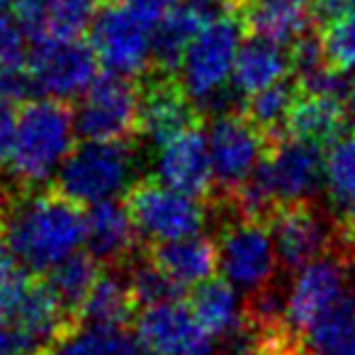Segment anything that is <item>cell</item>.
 I'll return each instance as SVG.
<instances>
[{"label":"cell","instance_id":"1","mask_svg":"<svg viewBox=\"0 0 355 355\" xmlns=\"http://www.w3.org/2000/svg\"><path fill=\"white\" fill-rule=\"evenodd\" d=\"M0 229L20 266L35 272L54 270L85 243V214L59 190L17 198L0 219Z\"/></svg>","mask_w":355,"mask_h":355},{"label":"cell","instance_id":"2","mask_svg":"<svg viewBox=\"0 0 355 355\" xmlns=\"http://www.w3.org/2000/svg\"><path fill=\"white\" fill-rule=\"evenodd\" d=\"M76 117L66 103L32 100L17 112L15 141L8 158L10 173L25 188H37L59 173L76 146Z\"/></svg>","mask_w":355,"mask_h":355},{"label":"cell","instance_id":"3","mask_svg":"<svg viewBox=\"0 0 355 355\" xmlns=\"http://www.w3.org/2000/svg\"><path fill=\"white\" fill-rule=\"evenodd\" d=\"M134 153L129 141H95L85 139L73 146L56 173V188L76 205H95L114 200L132 185Z\"/></svg>","mask_w":355,"mask_h":355},{"label":"cell","instance_id":"4","mask_svg":"<svg viewBox=\"0 0 355 355\" xmlns=\"http://www.w3.org/2000/svg\"><path fill=\"white\" fill-rule=\"evenodd\" d=\"M124 207L137 234L148 243L173 241L200 234L207 224V207L198 198L171 188L156 175L134 180L124 195Z\"/></svg>","mask_w":355,"mask_h":355},{"label":"cell","instance_id":"5","mask_svg":"<svg viewBox=\"0 0 355 355\" xmlns=\"http://www.w3.org/2000/svg\"><path fill=\"white\" fill-rule=\"evenodd\" d=\"M243 32L241 17L234 8L212 15L198 32L178 71V78L195 103L229 85Z\"/></svg>","mask_w":355,"mask_h":355},{"label":"cell","instance_id":"6","mask_svg":"<svg viewBox=\"0 0 355 355\" xmlns=\"http://www.w3.org/2000/svg\"><path fill=\"white\" fill-rule=\"evenodd\" d=\"M217 253L219 270L239 290H261L275 280L277 251L266 222L239 214H217Z\"/></svg>","mask_w":355,"mask_h":355},{"label":"cell","instance_id":"7","mask_svg":"<svg viewBox=\"0 0 355 355\" xmlns=\"http://www.w3.org/2000/svg\"><path fill=\"white\" fill-rule=\"evenodd\" d=\"M353 268L355 253L340 241V236H336L331 251L297 270L285 300V321L297 336L304 338L311 324L340 300V295L348 290Z\"/></svg>","mask_w":355,"mask_h":355},{"label":"cell","instance_id":"8","mask_svg":"<svg viewBox=\"0 0 355 355\" xmlns=\"http://www.w3.org/2000/svg\"><path fill=\"white\" fill-rule=\"evenodd\" d=\"M141 85L132 76L103 73L80 95L76 110V129L95 141H129L139 134Z\"/></svg>","mask_w":355,"mask_h":355},{"label":"cell","instance_id":"9","mask_svg":"<svg viewBox=\"0 0 355 355\" xmlns=\"http://www.w3.org/2000/svg\"><path fill=\"white\" fill-rule=\"evenodd\" d=\"M98 56L90 44L80 40L32 42L25 73L30 88L51 100L80 98L98 78Z\"/></svg>","mask_w":355,"mask_h":355},{"label":"cell","instance_id":"10","mask_svg":"<svg viewBox=\"0 0 355 355\" xmlns=\"http://www.w3.org/2000/svg\"><path fill=\"white\" fill-rule=\"evenodd\" d=\"M151 32L153 22L112 0L90 25V46L105 71L137 78L151 66Z\"/></svg>","mask_w":355,"mask_h":355},{"label":"cell","instance_id":"11","mask_svg":"<svg viewBox=\"0 0 355 355\" xmlns=\"http://www.w3.org/2000/svg\"><path fill=\"white\" fill-rule=\"evenodd\" d=\"M268 229L275 241L277 261L285 270H300L314 258L324 256L338 236L334 212L314 200L277 205L268 217Z\"/></svg>","mask_w":355,"mask_h":355},{"label":"cell","instance_id":"12","mask_svg":"<svg viewBox=\"0 0 355 355\" xmlns=\"http://www.w3.org/2000/svg\"><path fill=\"white\" fill-rule=\"evenodd\" d=\"M324 161L321 146L304 139L285 137L266 148L253 175L275 205L316 200L321 185L326 183Z\"/></svg>","mask_w":355,"mask_h":355},{"label":"cell","instance_id":"13","mask_svg":"<svg viewBox=\"0 0 355 355\" xmlns=\"http://www.w3.org/2000/svg\"><path fill=\"white\" fill-rule=\"evenodd\" d=\"M207 144L214 171L212 195H229L241 188L253 175L268 148L263 134L243 117L241 110L212 117Z\"/></svg>","mask_w":355,"mask_h":355},{"label":"cell","instance_id":"14","mask_svg":"<svg viewBox=\"0 0 355 355\" xmlns=\"http://www.w3.org/2000/svg\"><path fill=\"white\" fill-rule=\"evenodd\" d=\"M139 103V134L153 146H163L185 129L202 122L198 103L183 88L178 73L146 71Z\"/></svg>","mask_w":355,"mask_h":355},{"label":"cell","instance_id":"15","mask_svg":"<svg viewBox=\"0 0 355 355\" xmlns=\"http://www.w3.org/2000/svg\"><path fill=\"white\" fill-rule=\"evenodd\" d=\"M134 334L146 355H212L214 338L180 302L141 306Z\"/></svg>","mask_w":355,"mask_h":355},{"label":"cell","instance_id":"16","mask_svg":"<svg viewBox=\"0 0 355 355\" xmlns=\"http://www.w3.org/2000/svg\"><path fill=\"white\" fill-rule=\"evenodd\" d=\"M156 178L171 185V188L190 195V198H212L214 171L202 122L180 132L163 146H158Z\"/></svg>","mask_w":355,"mask_h":355},{"label":"cell","instance_id":"17","mask_svg":"<svg viewBox=\"0 0 355 355\" xmlns=\"http://www.w3.org/2000/svg\"><path fill=\"white\" fill-rule=\"evenodd\" d=\"M15 17L32 42L80 40L105 0H10Z\"/></svg>","mask_w":355,"mask_h":355},{"label":"cell","instance_id":"18","mask_svg":"<svg viewBox=\"0 0 355 355\" xmlns=\"http://www.w3.org/2000/svg\"><path fill=\"white\" fill-rule=\"evenodd\" d=\"M6 319H10L15 326H20L40 350L56 345L64 338L71 326V311L64 306V302L56 297L49 282H30L22 287L17 300L8 309Z\"/></svg>","mask_w":355,"mask_h":355},{"label":"cell","instance_id":"19","mask_svg":"<svg viewBox=\"0 0 355 355\" xmlns=\"http://www.w3.org/2000/svg\"><path fill=\"white\" fill-rule=\"evenodd\" d=\"M234 10L241 17L246 35L292 44L297 37L314 30L311 0H239Z\"/></svg>","mask_w":355,"mask_h":355},{"label":"cell","instance_id":"20","mask_svg":"<svg viewBox=\"0 0 355 355\" xmlns=\"http://www.w3.org/2000/svg\"><path fill=\"white\" fill-rule=\"evenodd\" d=\"M137 227L117 200L95 202L85 212V246L100 263H127L137 248Z\"/></svg>","mask_w":355,"mask_h":355},{"label":"cell","instance_id":"21","mask_svg":"<svg viewBox=\"0 0 355 355\" xmlns=\"http://www.w3.org/2000/svg\"><path fill=\"white\" fill-rule=\"evenodd\" d=\"M214 12H207L198 6H173L156 20L151 32V66L148 71L158 73H178L183 56L198 32L207 25Z\"/></svg>","mask_w":355,"mask_h":355},{"label":"cell","instance_id":"22","mask_svg":"<svg viewBox=\"0 0 355 355\" xmlns=\"http://www.w3.org/2000/svg\"><path fill=\"white\" fill-rule=\"evenodd\" d=\"M144 253L183 287L200 285V282L209 280L214 270H219L217 243L214 239L200 236V234L173 239V241L148 243Z\"/></svg>","mask_w":355,"mask_h":355},{"label":"cell","instance_id":"23","mask_svg":"<svg viewBox=\"0 0 355 355\" xmlns=\"http://www.w3.org/2000/svg\"><path fill=\"white\" fill-rule=\"evenodd\" d=\"M290 71V51L285 49V44L248 35V40L239 46L234 61L232 88L239 95H251L285 80Z\"/></svg>","mask_w":355,"mask_h":355},{"label":"cell","instance_id":"24","mask_svg":"<svg viewBox=\"0 0 355 355\" xmlns=\"http://www.w3.org/2000/svg\"><path fill=\"white\" fill-rule=\"evenodd\" d=\"M350 112H345L340 100L321 98V95L300 93L287 114V134L304 139L316 146H331L343 134H348Z\"/></svg>","mask_w":355,"mask_h":355},{"label":"cell","instance_id":"25","mask_svg":"<svg viewBox=\"0 0 355 355\" xmlns=\"http://www.w3.org/2000/svg\"><path fill=\"white\" fill-rule=\"evenodd\" d=\"M190 311L212 338L241 340V309L234 285L227 277H209L195 285L190 295Z\"/></svg>","mask_w":355,"mask_h":355},{"label":"cell","instance_id":"26","mask_svg":"<svg viewBox=\"0 0 355 355\" xmlns=\"http://www.w3.org/2000/svg\"><path fill=\"white\" fill-rule=\"evenodd\" d=\"M137 300L132 295L127 275H100L90 295L85 297L83 306L78 309V319L83 326L93 329H124L127 321L134 319Z\"/></svg>","mask_w":355,"mask_h":355},{"label":"cell","instance_id":"27","mask_svg":"<svg viewBox=\"0 0 355 355\" xmlns=\"http://www.w3.org/2000/svg\"><path fill=\"white\" fill-rule=\"evenodd\" d=\"M300 95L295 80H280L275 85L246 95L241 105V112L266 139V146L282 141L287 134V114H290L295 98Z\"/></svg>","mask_w":355,"mask_h":355},{"label":"cell","instance_id":"28","mask_svg":"<svg viewBox=\"0 0 355 355\" xmlns=\"http://www.w3.org/2000/svg\"><path fill=\"white\" fill-rule=\"evenodd\" d=\"M350 338H355V287L340 295L331 309H326L304 334L306 348L316 355H336Z\"/></svg>","mask_w":355,"mask_h":355},{"label":"cell","instance_id":"29","mask_svg":"<svg viewBox=\"0 0 355 355\" xmlns=\"http://www.w3.org/2000/svg\"><path fill=\"white\" fill-rule=\"evenodd\" d=\"M100 272V261L93 253H78L69 256L66 261H61L54 270H49V285L56 292L64 306L71 314H78V309L83 306L85 297L90 295L93 285L98 282Z\"/></svg>","mask_w":355,"mask_h":355},{"label":"cell","instance_id":"30","mask_svg":"<svg viewBox=\"0 0 355 355\" xmlns=\"http://www.w3.org/2000/svg\"><path fill=\"white\" fill-rule=\"evenodd\" d=\"M54 355H146L137 338L122 329L78 326L56 343Z\"/></svg>","mask_w":355,"mask_h":355},{"label":"cell","instance_id":"31","mask_svg":"<svg viewBox=\"0 0 355 355\" xmlns=\"http://www.w3.org/2000/svg\"><path fill=\"white\" fill-rule=\"evenodd\" d=\"M129 270L127 280L132 287V295L137 300L139 306H151V304H163V302H178L183 297L185 287L180 282H175L166 270L156 266L146 253L137 256L134 253L129 258Z\"/></svg>","mask_w":355,"mask_h":355},{"label":"cell","instance_id":"32","mask_svg":"<svg viewBox=\"0 0 355 355\" xmlns=\"http://www.w3.org/2000/svg\"><path fill=\"white\" fill-rule=\"evenodd\" d=\"M326 173V188L329 198L336 207L345 205L355 195V132L348 134L331 144V151L324 161Z\"/></svg>","mask_w":355,"mask_h":355},{"label":"cell","instance_id":"33","mask_svg":"<svg viewBox=\"0 0 355 355\" xmlns=\"http://www.w3.org/2000/svg\"><path fill=\"white\" fill-rule=\"evenodd\" d=\"M321 40H324V51L331 66L348 73L355 71V12L326 25Z\"/></svg>","mask_w":355,"mask_h":355},{"label":"cell","instance_id":"34","mask_svg":"<svg viewBox=\"0 0 355 355\" xmlns=\"http://www.w3.org/2000/svg\"><path fill=\"white\" fill-rule=\"evenodd\" d=\"M27 32L20 20L0 6V71H25L27 64Z\"/></svg>","mask_w":355,"mask_h":355},{"label":"cell","instance_id":"35","mask_svg":"<svg viewBox=\"0 0 355 355\" xmlns=\"http://www.w3.org/2000/svg\"><path fill=\"white\" fill-rule=\"evenodd\" d=\"M27 285V277L22 272V266L6 243H0V316H6L12 302Z\"/></svg>","mask_w":355,"mask_h":355},{"label":"cell","instance_id":"36","mask_svg":"<svg viewBox=\"0 0 355 355\" xmlns=\"http://www.w3.org/2000/svg\"><path fill=\"white\" fill-rule=\"evenodd\" d=\"M40 345L10 319L0 316V355H40Z\"/></svg>","mask_w":355,"mask_h":355},{"label":"cell","instance_id":"37","mask_svg":"<svg viewBox=\"0 0 355 355\" xmlns=\"http://www.w3.org/2000/svg\"><path fill=\"white\" fill-rule=\"evenodd\" d=\"M353 12L355 0H311V15H314L316 25H331Z\"/></svg>","mask_w":355,"mask_h":355},{"label":"cell","instance_id":"38","mask_svg":"<svg viewBox=\"0 0 355 355\" xmlns=\"http://www.w3.org/2000/svg\"><path fill=\"white\" fill-rule=\"evenodd\" d=\"M15 127H17V114L12 110V103L6 98H0V163H6L10 158L12 141H15Z\"/></svg>","mask_w":355,"mask_h":355},{"label":"cell","instance_id":"39","mask_svg":"<svg viewBox=\"0 0 355 355\" xmlns=\"http://www.w3.org/2000/svg\"><path fill=\"white\" fill-rule=\"evenodd\" d=\"M117 3L132 8L134 12H139L141 17H146L148 22H153V25H156L158 17H161L166 10H171L175 0H117Z\"/></svg>","mask_w":355,"mask_h":355},{"label":"cell","instance_id":"40","mask_svg":"<svg viewBox=\"0 0 355 355\" xmlns=\"http://www.w3.org/2000/svg\"><path fill=\"white\" fill-rule=\"evenodd\" d=\"M336 222H338L340 239H343V241L355 251V195L348 200V202L338 207V217H336Z\"/></svg>","mask_w":355,"mask_h":355},{"label":"cell","instance_id":"41","mask_svg":"<svg viewBox=\"0 0 355 355\" xmlns=\"http://www.w3.org/2000/svg\"><path fill=\"white\" fill-rule=\"evenodd\" d=\"M253 355H316L306 348L304 340H280V343H270L258 348Z\"/></svg>","mask_w":355,"mask_h":355},{"label":"cell","instance_id":"42","mask_svg":"<svg viewBox=\"0 0 355 355\" xmlns=\"http://www.w3.org/2000/svg\"><path fill=\"white\" fill-rule=\"evenodd\" d=\"M190 6H198V8H202V10H207V12H214L217 15V10L222 12V10H229V8H234L239 3V0H188Z\"/></svg>","mask_w":355,"mask_h":355},{"label":"cell","instance_id":"43","mask_svg":"<svg viewBox=\"0 0 355 355\" xmlns=\"http://www.w3.org/2000/svg\"><path fill=\"white\" fill-rule=\"evenodd\" d=\"M348 110H350V119L355 122V78H353V88H350V95H348Z\"/></svg>","mask_w":355,"mask_h":355},{"label":"cell","instance_id":"44","mask_svg":"<svg viewBox=\"0 0 355 355\" xmlns=\"http://www.w3.org/2000/svg\"><path fill=\"white\" fill-rule=\"evenodd\" d=\"M222 355H251V353H246V350H236V348H234V350H229V353H222Z\"/></svg>","mask_w":355,"mask_h":355}]
</instances>
